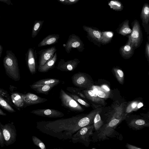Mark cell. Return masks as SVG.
<instances>
[{
  "label": "cell",
  "mask_w": 149,
  "mask_h": 149,
  "mask_svg": "<svg viewBox=\"0 0 149 149\" xmlns=\"http://www.w3.org/2000/svg\"><path fill=\"white\" fill-rule=\"evenodd\" d=\"M101 108L93 110L86 115H77L71 117L36 123V128L41 132L59 140L71 139L73 134L81 128L93 123L97 113Z\"/></svg>",
  "instance_id": "1"
},
{
  "label": "cell",
  "mask_w": 149,
  "mask_h": 149,
  "mask_svg": "<svg viewBox=\"0 0 149 149\" xmlns=\"http://www.w3.org/2000/svg\"><path fill=\"white\" fill-rule=\"evenodd\" d=\"M3 63L7 75L15 81L19 80L20 77L17 60L11 50L6 51Z\"/></svg>",
  "instance_id": "2"
},
{
  "label": "cell",
  "mask_w": 149,
  "mask_h": 149,
  "mask_svg": "<svg viewBox=\"0 0 149 149\" xmlns=\"http://www.w3.org/2000/svg\"><path fill=\"white\" fill-rule=\"evenodd\" d=\"M59 98L61 105L71 111L75 112H83L84 109L62 89L60 92Z\"/></svg>",
  "instance_id": "3"
},
{
  "label": "cell",
  "mask_w": 149,
  "mask_h": 149,
  "mask_svg": "<svg viewBox=\"0 0 149 149\" xmlns=\"http://www.w3.org/2000/svg\"><path fill=\"white\" fill-rule=\"evenodd\" d=\"M94 127L93 124H91L81 128L73 135L71 139L72 143H76L79 142L85 145H87L89 141L90 137L93 134Z\"/></svg>",
  "instance_id": "4"
},
{
  "label": "cell",
  "mask_w": 149,
  "mask_h": 149,
  "mask_svg": "<svg viewBox=\"0 0 149 149\" xmlns=\"http://www.w3.org/2000/svg\"><path fill=\"white\" fill-rule=\"evenodd\" d=\"M73 84L77 87L83 89H88L93 83L90 76L88 74L80 72L74 74L71 77Z\"/></svg>",
  "instance_id": "5"
},
{
  "label": "cell",
  "mask_w": 149,
  "mask_h": 149,
  "mask_svg": "<svg viewBox=\"0 0 149 149\" xmlns=\"http://www.w3.org/2000/svg\"><path fill=\"white\" fill-rule=\"evenodd\" d=\"M1 126L4 137V144L6 146L13 144L15 142L17 136L15 125L10 123L3 125L1 123Z\"/></svg>",
  "instance_id": "6"
},
{
  "label": "cell",
  "mask_w": 149,
  "mask_h": 149,
  "mask_svg": "<svg viewBox=\"0 0 149 149\" xmlns=\"http://www.w3.org/2000/svg\"><path fill=\"white\" fill-rule=\"evenodd\" d=\"M132 31L130 35L131 44L134 49L139 47L143 40L142 33L139 22L136 19L131 23Z\"/></svg>",
  "instance_id": "7"
},
{
  "label": "cell",
  "mask_w": 149,
  "mask_h": 149,
  "mask_svg": "<svg viewBox=\"0 0 149 149\" xmlns=\"http://www.w3.org/2000/svg\"><path fill=\"white\" fill-rule=\"evenodd\" d=\"M63 46L68 54L70 53L72 49H76L80 52H83L84 49L82 41L78 36L74 34H72L69 36L67 41Z\"/></svg>",
  "instance_id": "8"
},
{
  "label": "cell",
  "mask_w": 149,
  "mask_h": 149,
  "mask_svg": "<svg viewBox=\"0 0 149 149\" xmlns=\"http://www.w3.org/2000/svg\"><path fill=\"white\" fill-rule=\"evenodd\" d=\"M126 116L120 118H113L104 126L101 130L98 136L100 138H104L111 135L116 127L124 120Z\"/></svg>",
  "instance_id": "9"
},
{
  "label": "cell",
  "mask_w": 149,
  "mask_h": 149,
  "mask_svg": "<svg viewBox=\"0 0 149 149\" xmlns=\"http://www.w3.org/2000/svg\"><path fill=\"white\" fill-rule=\"evenodd\" d=\"M37 55L36 51L32 48H29L26 54L27 66L31 74H35L38 69Z\"/></svg>",
  "instance_id": "10"
},
{
  "label": "cell",
  "mask_w": 149,
  "mask_h": 149,
  "mask_svg": "<svg viewBox=\"0 0 149 149\" xmlns=\"http://www.w3.org/2000/svg\"><path fill=\"white\" fill-rule=\"evenodd\" d=\"M80 62L77 58L67 61L61 58L58 61L56 68L62 71L72 72L76 68Z\"/></svg>",
  "instance_id": "11"
},
{
  "label": "cell",
  "mask_w": 149,
  "mask_h": 149,
  "mask_svg": "<svg viewBox=\"0 0 149 149\" xmlns=\"http://www.w3.org/2000/svg\"><path fill=\"white\" fill-rule=\"evenodd\" d=\"M30 113L36 115L51 118H61L64 114L62 112L53 109H38L34 110Z\"/></svg>",
  "instance_id": "12"
},
{
  "label": "cell",
  "mask_w": 149,
  "mask_h": 149,
  "mask_svg": "<svg viewBox=\"0 0 149 149\" xmlns=\"http://www.w3.org/2000/svg\"><path fill=\"white\" fill-rule=\"evenodd\" d=\"M57 49L55 46L41 49L38 52L39 54L38 67L43 65L47 61L52 58L56 52Z\"/></svg>",
  "instance_id": "13"
},
{
  "label": "cell",
  "mask_w": 149,
  "mask_h": 149,
  "mask_svg": "<svg viewBox=\"0 0 149 149\" xmlns=\"http://www.w3.org/2000/svg\"><path fill=\"white\" fill-rule=\"evenodd\" d=\"M22 96L24 102V107L44 103L47 101V99L40 97L31 93L23 94Z\"/></svg>",
  "instance_id": "14"
},
{
  "label": "cell",
  "mask_w": 149,
  "mask_h": 149,
  "mask_svg": "<svg viewBox=\"0 0 149 149\" xmlns=\"http://www.w3.org/2000/svg\"><path fill=\"white\" fill-rule=\"evenodd\" d=\"M81 91L86 99L93 103L94 105H105V102L104 99L99 97L93 90L83 89Z\"/></svg>",
  "instance_id": "15"
},
{
  "label": "cell",
  "mask_w": 149,
  "mask_h": 149,
  "mask_svg": "<svg viewBox=\"0 0 149 149\" xmlns=\"http://www.w3.org/2000/svg\"><path fill=\"white\" fill-rule=\"evenodd\" d=\"M140 17L142 20V24L145 31L148 34L149 33V5L147 3H145L143 5Z\"/></svg>",
  "instance_id": "16"
},
{
  "label": "cell",
  "mask_w": 149,
  "mask_h": 149,
  "mask_svg": "<svg viewBox=\"0 0 149 149\" xmlns=\"http://www.w3.org/2000/svg\"><path fill=\"white\" fill-rule=\"evenodd\" d=\"M83 28L87 34V37L101 43L102 32L97 29L91 27L83 26Z\"/></svg>",
  "instance_id": "17"
},
{
  "label": "cell",
  "mask_w": 149,
  "mask_h": 149,
  "mask_svg": "<svg viewBox=\"0 0 149 149\" xmlns=\"http://www.w3.org/2000/svg\"><path fill=\"white\" fill-rule=\"evenodd\" d=\"M127 43L121 47L120 49L121 54L125 59L130 58L133 54L134 49L132 46L130 35Z\"/></svg>",
  "instance_id": "18"
},
{
  "label": "cell",
  "mask_w": 149,
  "mask_h": 149,
  "mask_svg": "<svg viewBox=\"0 0 149 149\" xmlns=\"http://www.w3.org/2000/svg\"><path fill=\"white\" fill-rule=\"evenodd\" d=\"M59 83H54L49 85H35L32 84L30 85V88L37 93L47 95L49 91L54 86Z\"/></svg>",
  "instance_id": "19"
},
{
  "label": "cell",
  "mask_w": 149,
  "mask_h": 149,
  "mask_svg": "<svg viewBox=\"0 0 149 149\" xmlns=\"http://www.w3.org/2000/svg\"><path fill=\"white\" fill-rule=\"evenodd\" d=\"M57 59V54L56 52L54 56L47 61L43 65L38 67V70L39 72H46L55 67Z\"/></svg>",
  "instance_id": "20"
},
{
  "label": "cell",
  "mask_w": 149,
  "mask_h": 149,
  "mask_svg": "<svg viewBox=\"0 0 149 149\" xmlns=\"http://www.w3.org/2000/svg\"><path fill=\"white\" fill-rule=\"evenodd\" d=\"M60 38L58 34H50L45 38L38 44V47L55 44L58 42Z\"/></svg>",
  "instance_id": "21"
},
{
  "label": "cell",
  "mask_w": 149,
  "mask_h": 149,
  "mask_svg": "<svg viewBox=\"0 0 149 149\" xmlns=\"http://www.w3.org/2000/svg\"><path fill=\"white\" fill-rule=\"evenodd\" d=\"M129 21L126 19L119 26L117 29V32L119 34L125 36L130 34L132 30L129 26Z\"/></svg>",
  "instance_id": "22"
},
{
  "label": "cell",
  "mask_w": 149,
  "mask_h": 149,
  "mask_svg": "<svg viewBox=\"0 0 149 149\" xmlns=\"http://www.w3.org/2000/svg\"><path fill=\"white\" fill-rule=\"evenodd\" d=\"M23 94L14 93L11 95V99L13 103L17 107H24V102L22 96Z\"/></svg>",
  "instance_id": "23"
},
{
  "label": "cell",
  "mask_w": 149,
  "mask_h": 149,
  "mask_svg": "<svg viewBox=\"0 0 149 149\" xmlns=\"http://www.w3.org/2000/svg\"><path fill=\"white\" fill-rule=\"evenodd\" d=\"M129 125L135 129L139 130L149 126V123L143 119H134L132 120Z\"/></svg>",
  "instance_id": "24"
},
{
  "label": "cell",
  "mask_w": 149,
  "mask_h": 149,
  "mask_svg": "<svg viewBox=\"0 0 149 149\" xmlns=\"http://www.w3.org/2000/svg\"><path fill=\"white\" fill-rule=\"evenodd\" d=\"M143 106V103L138 101L131 102L125 109V113H129L139 109Z\"/></svg>",
  "instance_id": "25"
},
{
  "label": "cell",
  "mask_w": 149,
  "mask_h": 149,
  "mask_svg": "<svg viewBox=\"0 0 149 149\" xmlns=\"http://www.w3.org/2000/svg\"><path fill=\"white\" fill-rule=\"evenodd\" d=\"M62 82L61 80L56 78H47L39 80L34 82L33 84L35 85H49L54 83L59 84Z\"/></svg>",
  "instance_id": "26"
},
{
  "label": "cell",
  "mask_w": 149,
  "mask_h": 149,
  "mask_svg": "<svg viewBox=\"0 0 149 149\" xmlns=\"http://www.w3.org/2000/svg\"><path fill=\"white\" fill-rule=\"evenodd\" d=\"M44 22V20H36L35 21L32 29V38H33L37 36L42 28Z\"/></svg>",
  "instance_id": "27"
},
{
  "label": "cell",
  "mask_w": 149,
  "mask_h": 149,
  "mask_svg": "<svg viewBox=\"0 0 149 149\" xmlns=\"http://www.w3.org/2000/svg\"><path fill=\"white\" fill-rule=\"evenodd\" d=\"M108 4L111 8L117 11H122L124 8L122 3L118 0H111Z\"/></svg>",
  "instance_id": "28"
},
{
  "label": "cell",
  "mask_w": 149,
  "mask_h": 149,
  "mask_svg": "<svg viewBox=\"0 0 149 149\" xmlns=\"http://www.w3.org/2000/svg\"><path fill=\"white\" fill-rule=\"evenodd\" d=\"M102 110L98 111L94 118L93 123L94 127L96 131H98L100 129L104 124L102 120L100 115V113Z\"/></svg>",
  "instance_id": "29"
},
{
  "label": "cell",
  "mask_w": 149,
  "mask_h": 149,
  "mask_svg": "<svg viewBox=\"0 0 149 149\" xmlns=\"http://www.w3.org/2000/svg\"><path fill=\"white\" fill-rule=\"evenodd\" d=\"M115 76L119 83L123 84L124 82V74L123 71L121 69L116 67L113 69Z\"/></svg>",
  "instance_id": "30"
},
{
  "label": "cell",
  "mask_w": 149,
  "mask_h": 149,
  "mask_svg": "<svg viewBox=\"0 0 149 149\" xmlns=\"http://www.w3.org/2000/svg\"><path fill=\"white\" fill-rule=\"evenodd\" d=\"M66 89L70 93L77 95L84 100L86 99L85 96L81 91L83 89L78 88L68 87L66 88Z\"/></svg>",
  "instance_id": "31"
},
{
  "label": "cell",
  "mask_w": 149,
  "mask_h": 149,
  "mask_svg": "<svg viewBox=\"0 0 149 149\" xmlns=\"http://www.w3.org/2000/svg\"><path fill=\"white\" fill-rule=\"evenodd\" d=\"M99 89L97 87H95L93 90L95 92L97 95L102 99H107L109 97V92L107 91L102 88Z\"/></svg>",
  "instance_id": "32"
},
{
  "label": "cell",
  "mask_w": 149,
  "mask_h": 149,
  "mask_svg": "<svg viewBox=\"0 0 149 149\" xmlns=\"http://www.w3.org/2000/svg\"><path fill=\"white\" fill-rule=\"evenodd\" d=\"M0 106L8 112L13 113L16 111L9 103L0 96Z\"/></svg>",
  "instance_id": "33"
},
{
  "label": "cell",
  "mask_w": 149,
  "mask_h": 149,
  "mask_svg": "<svg viewBox=\"0 0 149 149\" xmlns=\"http://www.w3.org/2000/svg\"><path fill=\"white\" fill-rule=\"evenodd\" d=\"M102 38L101 43L105 44L109 42L111 39L113 33L110 31H106L102 32Z\"/></svg>",
  "instance_id": "34"
},
{
  "label": "cell",
  "mask_w": 149,
  "mask_h": 149,
  "mask_svg": "<svg viewBox=\"0 0 149 149\" xmlns=\"http://www.w3.org/2000/svg\"><path fill=\"white\" fill-rule=\"evenodd\" d=\"M67 93L71 97L78 103H79L86 107H90V104L81 97L70 93Z\"/></svg>",
  "instance_id": "35"
},
{
  "label": "cell",
  "mask_w": 149,
  "mask_h": 149,
  "mask_svg": "<svg viewBox=\"0 0 149 149\" xmlns=\"http://www.w3.org/2000/svg\"><path fill=\"white\" fill-rule=\"evenodd\" d=\"M32 139L34 144L41 149H46L44 143L37 137L33 136L32 137Z\"/></svg>",
  "instance_id": "36"
},
{
  "label": "cell",
  "mask_w": 149,
  "mask_h": 149,
  "mask_svg": "<svg viewBox=\"0 0 149 149\" xmlns=\"http://www.w3.org/2000/svg\"><path fill=\"white\" fill-rule=\"evenodd\" d=\"M0 96L8 102L10 105L13 106L12 100L9 96L7 92L3 89H0Z\"/></svg>",
  "instance_id": "37"
},
{
  "label": "cell",
  "mask_w": 149,
  "mask_h": 149,
  "mask_svg": "<svg viewBox=\"0 0 149 149\" xmlns=\"http://www.w3.org/2000/svg\"><path fill=\"white\" fill-rule=\"evenodd\" d=\"M4 140L3 135L2 129L1 126V123H0V146L1 147H3L4 145Z\"/></svg>",
  "instance_id": "38"
},
{
  "label": "cell",
  "mask_w": 149,
  "mask_h": 149,
  "mask_svg": "<svg viewBox=\"0 0 149 149\" xmlns=\"http://www.w3.org/2000/svg\"><path fill=\"white\" fill-rule=\"evenodd\" d=\"M145 52L146 58L148 61L149 57V44L148 41L146 42V44Z\"/></svg>",
  "instance_id": "39"
},
{
  "label": "cell",
  "mask_w": 149,
  "mask_h": 149,
  "mask_svg": "<svg viewBox=\"0 0 149 149\" xmlns=\"http://www.w3.org/2000/svg\"><path fill=\"white\" fill-rule=\"evenodd\" d=\"M126 147L129 149H141V148L134 146L131 144H127L126 146Z\"/></svg>",
  "instance_id": "40"
},
{
  "label": "cell",
  "mask_w": 149,
  "mask_h": 149,
  "mask_svg": "<svg viewBox=\"0 0 149 149\" xmlns=\"http://www.w3.org/2000/svg\"><path fill=\"white\" fill-rule=\"evenodd\" d=\"M79 0H67L66 5H71L77 3Z\"/></svg>",
  "instance_id": "41"
},
{
  "label": "cell",
  "mask_w": 149,
  "mask_h": 149,
  "mask_svg": "<svg viewBox=\"0 0 149 149\" xmlns=\"http://www.w3.org/2000/svg\"><path fill=\"white\" fill-rule=\"evenodd\" d=\"M0 1L6 3L8 5H13L11 0H0Z\"/></svg>",
  "instance_id": "42"
},
{
  "label": "cell",
  "mask_w": 149,
  "mask_h": 149,
  "mask_svg": "<svg viewBox=\"0 0 149 149\" xmlns=\"http://www.w3.org/2000/svg\"><path fill=\"white\" fill-rule=\"evenodd\" d=\"M101 88L104 89V90L108 91L109 92L110 91V89L106 85H102L101 86Z\"/></svg>",
  "instance_id": "43"
},
{
  "label": "cell",
  "mask_w": 149,
  "mask_h": 149,
  "mask_svg": "<svg viewBox=\"0 0 149 149\" xmlns=\"http://www.w3.org/2000/svg\"><path fill=\"white\" fill-rule=\"evenodd\" d=\"M59 2L64 4L66 5L67 3V0H57Z\"/></svg>",
  "instance_id": "44"
},
{
  "label": "cell",
  "mask_w": 149,
  "mask_h": 149,
  "mask_svg": "<svg viewBox=\"0 0 149 149\" xmlns=\"http://www.w3.org/2000/svg\"><path fill=\"white\" fill-rule=\"evenodd\" d=\"M6 113L4 112L3 111L0 109V115L5 116L6 115Z\"/></svg>",
  "instance_id": "45"
},
{
  "label": "cell",
  "mask_w": 149,
  "mask_h": 149,
  "mask_svg": "<svg viewBox=\"0 0 149 149\" xmlns=\"http://www.w3.org/2000/svg\"><path fill=\"white\" fill-rule=\"evenodd\" d=\"M3 51V47L1 45H0V57H1Z\"/></svg>",
  "instance_id": "46"
}]
</instances>
